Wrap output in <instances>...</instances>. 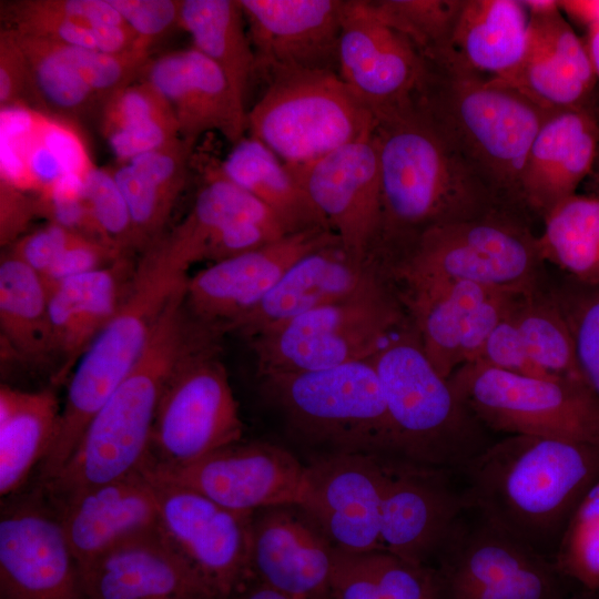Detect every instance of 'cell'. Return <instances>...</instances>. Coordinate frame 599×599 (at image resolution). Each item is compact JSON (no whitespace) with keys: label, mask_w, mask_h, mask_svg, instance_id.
<instances>
[{"label":"cell","mask_w":599,"mask_h":599,"mask_svg":"<svg viewBox=\"0 0 599 599\" xmlns=\"http://www.w3.org/2000/svg\"><path fill=\"white\" fill-rule=\"evenodd\" d=\"M247 111L251 136L285 164H304L374 135L377 119L332 70H278Z\"/></svg>","instance_id":"cell-7"},{"label":"cell","mask_w":599,"mask_h":599,"mask_svg":"<svg viewBox=\"0 0 599 599\" xmlns=\"http://www.w3.org/2000/svg\"><path fill=\"white\" fill-rule=\"evenodd\" d=\"M379 550L433 567L469 505L459 469L384 456Z\"/></svg>","instance_id":"cell-16"},{"label":"cell","mask_w":599,"mask_h":599,"mask_svg":"<svg viewBox=\"0 0 599 599\" xmlns=\"http://www.w3.org/2000/svg\"><path fill=\"white\" fill-rule=\"evenodd\" d=\"M540 261L536 237L491 213L424 230L396 274L405 286L470 282L520 295L535 288Z\"/></svg>","instance_id":"cell-11"},{"label":"cell","mask_w":599,"mask_h":599,"mask_svg":"<svg viewBox=\"0 0 599 599\" xmlns=\"http://www.w3.org/2000/svg\"><path fill=\"white\" fill-rule=\"evenodd\" d=\"M337 73L379 121L416 104L429 63L373 1L348 0L342 10Z\"/></svg>","instance_id":"cell-14"},{"label":"cell","mask_w":599,"mask_h":599,"mask_svg":"<svg viewBox=\"0 0 599 599\" xmlns=\"http://www.w3.org/2000/svg\"><path fill=\"white\" fill-rule=\"evenodd\" d=\"M177 27L190 34L193 48L220 68L245 105L256 60L238 0H181Z\"/></svg>","instance_id":"cell-37"},{"label":"cell","mask_w":599,"mask_h":599,"mask_svg":"<svg viewBox=\"0 0 599 599\" xmlns=\"http://www.w3.org/2000/svg\"><path fill=\"white\" fill-rule=\"evenodd\" d=\"M460 473L469 505L554 562L571 515L599 479V445L509 435Z\"/></svg>","instance_id":"cell-1"},{"label":"cell","mask_w":599,"mask_h":599,"mask_svg":"<svg viewBox=\"0 0 599 599\" xmlns=\"http://www.w3.org/2000/svg\"><path fill=\"white\" fill-rule=\"evenodd\" d=\"M88 599H219L160 527L80 568Z\"/></svg>","instance_id":"cell-24"},{"label":"cell","mask_w":599,"mask_h":599,"mask_svg":"<svg viewBox=\"0 0 599 599\" xmlns=\"http://www.w3.org/2000/svg\"><path fill=\"white\" fill-rule=\"evenodd\" d=\"M565 599H599V590L591 591L577 589Z\"/></svg>","instance_id":"cell-62"},{"label":"cell","mask_w":599,"mask_h":599,"mask_svg":"<svg viewBox=\"0 0 599 599\" xmlns=\"http://www.w3.org/2000/svg\"><path fill=\"white\" fill-rule=\"evenodd\" d=\"M458 400L486 429L599 445V399L579 380L459 366L448 378Z\"/></svg>","instance_id":"cell-10"},{"label":"cell","mask_w":599,"mask_h":599,"mask_svg":"<svg viewBox=\"0 0 599 599\" xmlns=\"http://www.w3.org/2000/svg\"><path fill=\"white\" fill-rule=\"evenodd\" d=\"M1 18L7 29L20 34L106 53L129 50L136 40L128 26H90L50 13L38 7L34 0L4 2L1 4Z\"/></svg>","instance_id":"cell-43"},{"label":"cell","mask_w":599,"mask_h":599,"mask_svg":"<svg viewBox=\"0 0 599 599\" xmlns=\"http://www.w3.org/2000/svg\"><path fill=\"white\" fill-rule=\"evenodd\" d=\"M529 16H545L560 10L558 0H522Z\"/></svg>","instance_id":"cell-60"},{"label":"cell","mask_w":599,"mask_h":599,"mask_svg":"<svg viewBox=\"0 0 599 599\" xmlns=\"http://www.w3.org/2000/svg\"><path fill=\"white\" fill-rule=\"evenodd\" d=\"M572 587L552 561L542 560L494 587L458 599H565L577 590Z\"/></svg>","instance_id":"cell-49"},{"label":"cell","mask_w":599,"mask_h":599,"mask_svg":"<svg viewBox=\"0 0 599 599\" xmlns=\"http://www.w3.org/2000/svg\"><path fill=\"white\" fill-rule=\"evenodd\" d=\"M0 105L33 108V92L26 54L16 32H0Z\"/></svg>","instance_id":"cell-54"},{"label":"cell","mask_w":599,"mask_h":599,"mask_svg":"<svg viewBox=\"0 0 599 599\" xmlns=\"http://www.w3.org/2000/svg\"><path fill=\"white\" fill-rule=\"evenodd\" d=\"M101 130L119 162L164 148L181 138L167 102L139 79L102 108Z\"/></svg>","instance_id":"cell-39"},{"label":"cell","mask_w":599,"mask_h":599,"mask_svg":"<svg viewBox=\"0 0 599 599\" xmlns=\"http://www.w3.org/2000/svg\"><path fill=\"white\" fill-rule=\"evenodd\" d=\"M331 599H386L356 566L351 555L336 550Z\"/></svg>","instance_id":"cell-57"},{"label":"cell","mask_w":599,"mask_h":599,"mask_svg":"<svg viewBox=\"0 0 599 599\" xmlns=\"http://www.w3.org/2000/svg\"><path fill=\"white\" fill-rule=\"evenodd\" d=\"M536 237L541 261L569 273L580 285L599 286V195L572 194L544 215Z\"/></svg>","instance_id":"cell-40"},{"label":"cell","mask_w":599,"mask_h":599,"mask_svg":"<svg viewBox=\"0 0 599 599\" xmlns=\"http://www.w3.org/2000/svg\"><path fill=\"white\" fill-rule=\"evenodd\" d=\"M150 479L193 490L230 510L255 514L300 507L307 489L306 466L288 450L241 440L181 465H148Z\"/></svg>","instance_id":"cell-13"},{"label":"cell","mask_w":599,"mask_h":599,"mask_svg":"<svg viewBox=\"0 0 599 599\" xmlns=\"http://www.w3.org/2000/svg\"><path fill=\"white\" fill-rule=\"evenodd\" d=\"M416 104L497 199L521 203L529 150L555 111L449 59L429 63Z\"/></svg>","instance_id":"cell-3"},{"label":"cell","mask_w":599,"mask_h":599,"mask_svg":"<svg viewBox=\"0 0 599 599\" xmlns=\"http://www.w3.org/2000/svg\"><path fill=\"white\" fill-rule=\"evenodd\" d=\"M220 171L267 205L293 232L329 229L287 165L257 139L235 143Z\"/></svg>","instance_id":"cell-36"},{"label":"cell","mask_w":599,"mask_h":599,"mask_svg":"<svg viewBox=\"0 0 599 599\" xmlns=\"http://www.w3.org/2000/svg\"><path fill=\"white\" fill-rule=\"evenodd\" d=\"M125 255L104 242L77 234L42 277L49 287L62 280L108 266Z\"/></svg>","instance_id":"cell-53"},{"label":"cell","mask_w":599,"mask_h":599,"mask_svg":"<svg viewBox=\"0 0 599 599\" xmlns=\"http://www.w3.org/2000/svg\"><path fill=\"white\" fill-rule=\"evenodd\" d=\"M0 599H88L59 515L38 487L2 501Z\"/></svg>","instance_id":"cell-15"},{"label":"cell","mask_w":599,"mask_h":599,"mask_svg":"<svg viewBox=\"0 0 599 599\" xmlns=\"http://www.w3.org/2000/svg\"><path fill=\"white\" fill-rule=\"evenodd\" d=\"M150 480L156 491L161 531L217 598L229 599L251 577L254 514L236 512L193 490Z\"/></svg>","instance_id":"cell-17"},{"label":"cell","mask_w":599,"mask_h":599,"mask_svg":"<svg viewBox=\"0 0 599 599\" xmlns=\"http://www.w3.org/2000/svg\"><path fill=\"white\" fill-rule=\"evenodd\" d=\"M94 167L72 121L28 105L0 110V181L32 196Z\"/></svg>","instance_id":"cell-23"},{"label":"cell","mask_w":599,"mask_h":599,"mask_svg":"<svg viewBox=\"0 0 599 599\" xmlns=\"http://www.w3.org/2000/svg\"><path fill=\"white\" fill-rule=\"evenodd\" d=\"M590 175L592 176V186H593L592 194L599 195V153H598L595 166Z\"/></svg>","instance_id":"cell-63"},{"label":"cell","mask_w":599,"mask_h":599,"mask_svg":"<svg viewBox=\"0 0 599 599\" xmlns=\"http://www.w3.org/2000/svg\"><path fill=\"white\" fill-rule=\"evenodd\" d=\"M77 234L79 233L49 222L17 240L9 253L43 276Z\"/></svg>","instance_id":"cell-55"},{"label":"cell","mask_w":599,"mask_h":599,"mask_svg":"<svg viewBox=\"0 0 599 599\" xmlns=\"http://www.w3.org/2000/svg\"><path fill=\"white\" fill-rule=\"evenodd\" d=\"M83 192L105 240L126 255L135 251L130 211L111 171L94 166L84 177Z\"/></svg>","instance_id":"cell-48"},{"label":"cell","mask_w":599,"mask_h":599,"mask_svg":"<svg viewBox=\"0 0 599 599\" xmlns=\"http://www.w3.org/2000/svg\"><path fill=\"white\" fill-rule=\"evenodd\" d=\"M262 380L307 439L333 451L393 456L390 420L372 358Z\"/></svg>","instance_id":"cell-9"},{"label":"cell","mask_w":599,"mask_h":599,"mask_svg":"<svg viewBox=\"0 0 599 599\" xmlns=\"http://www.w3.org/2000/svg\"><path fill=\"white\" fill-rule=\"evenodd\" d=\"M374 135L308 163L286 164L337 236L342 248L362 261L372 258L383 226L379 162Z\"/></svg>","instance_id":"cell-18"},{"label":"cell","mask_w":599,"mask_h":599,"mask_svg":"<svg viewBox=\"0 0 599 599\" xmlns=\"http://www.w3.org/2000/svg\"><path fill=\"white\" fill-rule=\"evenodd\" d=\"M464 0L374 1L379 16L430 63L444 60Z\"/></svg>","instance_id":"cell-44"},{"label":"cell","mask_w":599,"mask_h":599,"mask_svg":"<svg viewBox=\"0 0 599 599\" xmlns=\"http://www.w3.org/2000/svg\"><path fill=\"white\" fill-rule=\"evenodd\" d=\"M48 301L43 277L13 254H4L0 262L1 336L29 364L52 356Z\"/></svg>","instance_id":"cell-38"},{"label":"cell","mask_w":599,"mask_h":599,"mask_svg":"<svg viewBox=\"0 0 599 599\" xmlns=\"http://www.w3.org/2000/svg\"><path fill=\"white\" fill-rule=\"evenodd\" d=\"M186 271L160 240L141 253L119 311L69 376L55 438L38 467L40 484L63 468L90 420L132 372L169 303L184 287Z\"/></svg>","instance_id":"cell-5"},{"label":"cell","mask_w":599,"mask_h":599,"mask_svg":"<svg viewBox=\"0 0 599 599\" xmlns=\"http://www.w3.org/2000/svg\"><path fill=\"white\" fill-rule=\"evenodd\" d=\"M194 145L180 138L164 148L119 162L111 171L130 211L135 251L143 253L164 235L184 187Z\"/></svg>","instance_id":"cell-32"},{"label":"cell","mask_w":599,"mask_h":599,"mask_svg":"<svg viewBox=\"0 0 599 599\" xmlns=\"http://www.w3.org/2000/svg\"><path fill=\"white\" fill-rule=\"evenodd\" d=\"M554 564L578 589L599 590V479L571 515Z\"/></svg>","instance_id":"cell-45"},{"label":"cell","mask_w":599,"mask_h":599,"mask_svg":"<svg viewBox=\"0 0 599 599\" xmlns=\"http://www.w3.org/2000/svg\"><path fill=\"white\" fill-rule=\"evenodd\" d=\"M54 509L79 568L160 527L155 487L142 471L87 489Z\"/></svg>","instance_id":"cell-27"},{"label":"cell","mask_w":599,"mask_h":599,"mask_svg":"<svg viewBox=\"0 0 599 599\" xmlns=\"http://www.w3.org/2000/svg\"><path fill=\"white\" fill-rule=\"evenodd\" d=\"M297 506L253 516L250 575L294 599H331L336 549Z\"/></svg>","instance_id":"cell-21"},{"label":"cell","mask_w":599,"mask_h":599,"mask_svg":"<svg viewBox=\"0 0 599 599\" xmlns=\"http://www.w3.org/2000/svg\"><path fill=\"white\" fill-rule=\"evenodd\" d=\"M528 24L521 0H464L444 60L488 78H504L522 58Z\"/></svg>","instance_id":"cell-33"},{"label":"cell","mask_w":599,"mask_h":599,"mask_svg":"<svg viewBox=\"0 0 599 599\" xmlns=\"http://www.w3.org/2000/svg\"><path fill=\"white\" fill-rule=\"evenodd\" d=\"M184 288L171 300L143 355L90 420L63 468L38 485L53 507L145 465L169 375L186 354L216 336L189 316Z\"/></svg>","instance_id":"cell-2"},{"label":"cell","mask_w":599,"mask_h":599,"mask_svg":"<svg viewBox=\"0 0 599 599\" xmlns=\"http://www.w3.org/2000/svg\"><path fill=\"white\" fill-rule=\"evenodd\" d=\"M134 32L135 45L149 50L179 26L181 0H109Z\"/></svg>","instance_id":"cell-50"},{"label":"cell","mask_w":599,"mask_h":599,"mask_svg":"<svg viewBox=\"0 0 599 599\" xmlns=\"http://www.w3.org/2000/svg\"><path fill=\"white\" fill-rule=\"evenodd\" d=\"M140 80L170 105L180 135L193 144L209 131L235 144L245 138L247 110L220 68L195 48L150 59Z\"/></svg>","instance_id":"cell-25"},{"label":"cell","mask_w":599,"mask_h":599,"mask_svg":"<svg viewBox=\"0 0 599 599\" xmlns=\"http://www.w3.org/2000/svg\"><path fill=\"white\" fill-rule=\"evenodd\" d=\"M213 343L191 351L169 375L144 466L186 464L241 440L238 404Z\"/></svg>","instance_id":"cell-12"},{"label":"cell","mask_w":599,"mask_h":599,"mask_svg":"<svg viewBox=\"0 0 599 599\" xmlns=\"http://www.w3.org/2000/svg\"><path fill=\"white\" fill-rule=\"evenodd\" d=\"M402 321L398 298L380 280L250 338L257 373L263 379L370 359L399 331Z\"/></svg>","instance_id":"cell-8"},{"label":"cell","mask_w":599,"mask_h":599,"mask_svg":"<svg viewBox=\"0 0 599 599\" xmlns=\"http://www.w3.org/2000/svg\"><path fill=\"white\" fill-rule=\"evenodd\" d=\"M542 560L548 559L468 505L451 527L433 568L440 579L443 599H458L494 587Z\"/></svg>","instance_id":"cell-31"},{"label":"cell","mask_w":599,"mask_h":599,"mask_svg":"<svg viewBox=\"0 0 599 599\" xmlns=\"http://www.w3.org/2000/svg\"><path fill=\"white\" fill-rule=\"evenodd\" d=\"M561 12L587 30L599 28V0H558Z\"/></svg>","instance_id":"cell-58"},{"label":"cell","mask_w":599,"mask_h":599,"mask_svg":"<svg viewBox=\"0 0 599 599\" xmlns=\"http://www.w3.org/2000/svg\"><path fill=\"white\" fill-rule=\"evenodd\" d=\"M339 242L332 230L292 233L254 251L214 262L187 277L184 307L201 326L217 334L232 328L273 290L307 253Z\"/></svg>","instance_id":"cell-19"},{"label":"cell","mask_w":599,"mask_h":599,"mask_svg":"<svg viewBox=\"0 0 599 599\" xmlns=\"http://www.w3.org/2000/svg\"><path fill=\"white\" fill-rule=\"evenodd\" d=\"M476 362L520 375L556 377L541 369L531 358L510 312L490 334Z\"/></svg>","instance_id":"cell-51"},{"label":"cell","mask_w":599,"mask_h":599,"mask_svg":"<svg viewBox=\"0 0 599 599\" xmlns=\"http://www.w3.org/2000/svg\"><path fill=\"white\" fill-rule=\"evenodd\" d=\"M494 84L522 94L548 111L587 105L597 77L586 48L561 11L529 16L525 52L518 65Z\"/></svg>","instance_id":"cell-26"},{"label":"cell","mask_w":599,"mask_h":599,"mask_svg":"<svg viewBox=\"0 0 599 599\" xmlns=\"http://www.w3.org/2000/svg\"><path fill=\"white\" fill-rule=\"evenodd\" d=\"M16 34L29 65L33 108L70 121L101 113L103 103L53 41Z\"/></svg>","instance_id":"cell-41"},{"label":"cell","mask_w":599,"mask_h":599,"mask_svg":"<svg viewBox=\"0 0 599 599\" xmlns=\"http://www.w3.org/2000/svg\"><path fill=\"white\" fill-rule=\"evenodd\" d=\"M377 122L382 234L493 213L495 194L417 104Z\"/></svg>","instance_id":"cell-4"},{"label":"cell","mask_w":599,"mask_h":599,"mask_svg":"<svg viewBox=\"0 0 599 599\" xmlns=\"http://www.w3.org/2000/svg\"><path fill=\"white\" fill-rule=\"evenodd\" d=\"M256 70L337 68L341 0H238Z\"/></svg>","instance_id":"cell-22"},{"label":"cell","mask_w":599,"mask_h":599,"mask_svg":"<svg viewBox=\"0 0 599 599\" xmlns=\"http://www.w3.org/2000/svg\"><path fill=\"white\" fill-rule=\"evenodd\" d=\"M585 44L588 50L596 77L599 79V28L587 30Z\"/></svg>","instance_id":"cell-61"},{"label":"cell","mask_w":599,"mask_h":599,"mask_svg":"<svg viewBox=\"0 0 599 599\" xmlns=\"http://www.w3.org/2000/svg\"><path fill=\"white\" fill-rule=\"evenodd\" d=\"M384 456L338 450L306 466L307 489L300 508L336 550H379Z\"/></svg>","instance_id":"cell-20"},{"label":"cell","mask_w":599,"mask_h":599,"mask_svg":"<svg viewBox=\"0 0 599 599\" xmlns=\"http://www.w3.org/2000/svg\"><path fill=\"white\" fill-rule=\"evenodd\" d=\"M527 351L535 363L551 376L582 382L573 339L557 298L535 292L517 295L510 311Z\"/></svg>","instance_id":"cell-42"},{"label":"cell","mask_w":599,"mask_h":599,"mask_svg":"<svg viewBox=\"0 0 599 599\" xmlns=\"http://www.w3.org/2000/svg\"><path fill=\"white\" fill-rule=\"evenodd\" d=\"M229 599H294L250 577Z\"/></svg>","instance_id":"cell-59"},{"label":"cell","mask_w":599,"mask_h":599,"mask_svg":"<svg viewBox=\"0 0 599 599\" xmlns=\"http://www.w3.org/2000/svg\"><path fill=\"white\" fill-rule=\"evenodd\" d=\"M349 555L386 599H443L439 576L430 566L384 550Z\"/></svg>","instance_id":"cell-46"},{"label":"cell","mask_w":599,"mask_h":599,"mask_svg":"<svg viewBox=\"0 0 599 599\" xmlns=\"http://www.w3.org/2000/svg\"><path fill=\"white\" fill-rule=\"evenodd\" d=\"M33 216H37L32 195L0 182V241L1 245L14 243Z\"/></svg>","instance_id":"cell-56"},{"label":"cell","mask_w":599,"mask_h":599,"mask_svg":"<svg viewBox=\"0 0 599 599\" xmlns=\"http://www.w3.org/2000/svg\"><path fill=\"white\" fill-rule=\"evenodd\" d=\"M61 408L51 388L0 387V494H17L49 453Z\"/></svg>","instance_id":"cell-34"},{"label":"cell","mask_w":599,"mask_h":599,"mask_svg":"<svg viewBox=\"0 0 599 599\" xmlns=\"http://www.w3.org/2000/svg\"><path fill=\"white\" fill-rule=\"evenodd\" d=\"M558 302L570 327L580 376L599 399V286L581 285Z\"/></svg>","instance_id":"cell-47"},{"label":"cell","mask_w":599,"mask_h":599,"mask_svg":"<svg viewBox=\"0 0 599 599\" xmlns=\"http://www.w3.org/2000/svg\"><path fill=\"white\" fill-rule=\"evenodd\" d=\"M517 294L494 291L467 315L461 343L460 366L478 359L490 334L509 314Z\"/></svg>","instance_id":"cell-52"},{"label":"cell","mask_w":599,"mask_h":599,"mask_svg":"<svg viewBox=\"0 0 599 599\" xmlns=\"http://www.w3.org/2000/svg\"><path fill=\"white\" fill-rule=\"evenodd\" d=\"M380 280L373 258H355L339 242L318 247L296 261L232 331L252 338L265 328L346 300Z\"/></svg>","instance_id":"cell-28"},{"label":"cell","mask_w":599,"mask_h":599,"mask_svg":"<svg viewBox=\"0 0 599 599\" xmlns=\"http://www.w3.org/2000/svg\"><path fill=\"white\" fill-rule=\"evenodd\" d=\"M130 255L102 268L49 286L52 356L61 361L57 382L68 377L93 339L123 303L135 272Z\"/></svg>","instance_id":"cell-30"},{"label":"cell","mask_w":599,"mask_h":599,"mask_svg":"<svg viewBox=\"0 0 599 599\" xmlns=\"http://www.w3.org/2000/svg\"><path fill=\"white\" fill-rule=\"evenodd\" d=\"M393 437V456L459 469L491 441L426 356L416 331L399 329L372 357Z\"/></svg>","instance_id":"cell-6"},{"label":"cell","mask_w":599,"mask_h":599,"mask_svg":"<svg viewBox=\"0 0 599 599\" xmlns=\"http://www.w3.org/2000/svg\"><path fill=\"white\" fill-rule=\"evenodd\" d=\"M599 153V121L588 105L555 111L538 131L521 177L520 200L544 215L576 193Z\"/></svg>","instance_id":"cell-29"},{"label":"cell","mask_w":599,"mask_h":599,"mask_svg":"<svg viewBox=\"0 0 599 599\" xmlns=\"http://www.w3.org/2000/svg\"><path fill=\"white\" fill-rule=\"evenodd\" d=\"M406 290L400 300L413 318L423 349L435 369L448 379L460 366L467 315L496 290L455 281L418 283L406 285Z\"/></svg>","instance_id":"cell-35"}]
</instances>
